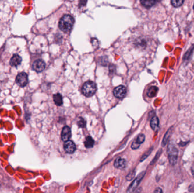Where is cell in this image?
<instances>
[{
  "instance_id": "obj_1",
  "label": "cell",
  "mask_w": 194,
  "mask_h": 193,
  "mask_svg": "<svg viewBox=\"0 0 194 193\" xmlns=\"http://www.w3.org/2000/svg\"><path fill=\"white\" fill-rule=\"evenodd\" d=\"M73 18L70 15H64L60 19L58 23V27L64 33L70 32L74 25Z\"/></svg>"
},
{
  "instance_id": "obj_2",
  "label": "cell",
  "mask_w": 194,
  "mask_h": 193,
  "mask_svg": "<svg viewBox=\"0 0 194 193\" xmlns=\"http://www.w3.org/2000/svg\"><path fill=\"white\" fill-rule=\"evenodd\" d=\"M167 152L170 164L173 166L175 165L177 162L178 150L173 141H170L169 143L168 144Z\"/></svg>"
},
{
  "instance_id": "obj_3",
  "label": "cell",
  "mask_w": 194,
  "mask_h": 193,
  "mask_svg": "<svg viewBox=\"0 0 194 193\" xmlns=\"http://www.w3.org/2000/svg\"><path fill=\"white\" fill-rule=\"evenodd\" d=\"M97 91V86L95 83L92 81H87L85 83L82 88V92L86 97H91L95 94Z\"/></svg>"
},
{
  "instance_id": "obj_4",
  "label": "cell",
  "mask_w": 194,
  "mask_h": 193,
  "mask_svg": "<svg viewBox=\"0 0 194 193\" xmlns=\"http://www.w3.org/2000/svg\"><path fill=\"white\" fill-rule=\"evenodd\" d=\"M16 81L18 86L21 87H24L29 82L28 75L25 72H22L19 73L17 75Z\"/></svg>"
},
{
  "instance_id": "obj_5",
  "label": "cell",
  "mask_w": 194,
  "mask_h": 193,
  "mask_svg": "<svg viewBox=\"0 0 194 193\" xmlns=\"http://www.w3.org/2000/svg\"><path fill=\"white\" fill-rule=\"evenodd\" d=\"M145 171H144L143 172L140 173L138 176L137 177L136 179L133 181V182L131 184V185H130V186L128 188L127 192H133L134 191V190L136 189L137 187L139 186V184L140 183L141 181L142 180V179L144 178L145 174Z\"/></svg>"
},
{
  "instance_id": "obj_6",
  "label": "cell",
  "mask_w": 194,
  "mask_h": 193,
  "mask_svg": "<svg viewBox=\"0 0 194 193\" xmlns=\"http://www.w3.org/2000/svg\"><path fill=\"white\" fill-rule=\"evenodd\" d=\"M33 69L37 73H41L45 69L46 63L41 59L37 60L33 64Z\"/></svg>"
},
{
  "instance_id": "obj_7",
  "label": "cell",
  "mask_w": 194,
  "mask_h": 193,
  "mask_svg": "<svg viewBox=\"0 0 194 193\" xmlns=\"http://www.w3.org/2000/svg\"><path fill=\"white\" fill-rule=\"evenodd\" d=\"M114 95L116 98L122 99L124 98L127 92L126 88L124 86H119L116 87L114 90Z\"/></svg>"
},
{
  "instance_id": "obj_8",
  "label": "cell",
  "mask_w": 194,
  "mask_h": 193,
  "mask_svg": "<svg viewBox=\"0 0 194 193\" xmlns=\"http://www.w3.org/2000/svg\"><path fill=\"white\" fill-rule=\"evenodd\" d=\"M133 45L137 48L144 49L147 46V40L144 37H138L134 40Z\"/></svg>"
},
{
  "instance_id": "obj_9",
  "label": "cell",
  "mask_w": 194,
  "mask_h": 193,
  "mask_svg": "<svg viewBox=\"0 0 194 193\" xmlns=\"http://www.w3.org/2000/svg\"><path fill=\"white\" fill-rule=\"evenodd\" d=\"M64 147L65 151L68 153H73L76 149V146L74 142L69 140L66 141Z\"/></svg>"
},
{
  "instance_id": "obj_10",
  "label": "cell",
  "mask_w": 194,
  "mask_h": 193,
  "mask_svg": "<svg viewBox=\"0 0 194 193\" xmlns=\"http://www.w3.org/2000/svg\"><path fill=\"white\" fill-rule=\"evenodd\" d=\"M71 137V130L68 126H64L62 132V139L63 141L66 142Z\"/></svg>"
},
{
  "instance_id": "obj_11",
  "label": "cell",
  "mask_w": 194,
  "mask_h": 193,
  "mask_svg": "<svg viewBox=\"0 0 194 193\" xmlns=\"http://www.w3.org/2000/svg\"><path fill=\"white\" fill-rule=\"evenodd\" d=\"M22 61V59L21 56L18 54H14L10 61V64L12 66L17 67L21 64Z\"/></svg>"
},
{
  "instance_id": "obj_12",
  "label": "cell",
  "mask_w": 194,
  "mask_h": 193,
  "mask_svg": "<svg viewBox=\"0 0 194 193\" xmlns=\"http://www.w3.org/2000/svg\"><path fill=\"white\" fill-rule=\"evenodd\" d=\"M127 162L126 160L120 157H118L116 158L115 161L114 163V166L116 168L123 169L126 167Z\"/></svg>"
},
{
  "instance_id": "obj_13",
  "label": "cell",
  "mask_w": 194,
  "mask_h": 193,
  "mask_svg": "<svg viewBox=\"0 0 194 193\" xmlns=\"http://www.w3.org/2000/svg\"><path fill=\"white\" fill-rule=\"evenodd\" d=\"M161 0H140V2L143 6L146 8L152 7L154 5L160 2Z\"/></svg>"
},
{
  "instance_id": "obj_14",
  "label": "cell",
  "mask_w": 194,
  "mask_h": 193,
  "mask_svg": "<svg viewBox=\"0 0 194 193\" xmlns=\"http://www.w3.org/2000/svg\"><path fill=\"white\" fill-rule=\"evenodd\" d=\"M194 44L192 45L190 48L189 50H187V51L186 52L185 54H184L183 56V61L185 62V63L186 62H188L189 61H190L191 57L192 56V54L194 52Z\"/></svg>"
},
{
  "instance_id": "obj_15",
  "label": "cell",
  "mask_w": 194,
  "mask_h": 193,
  "mask_svg": "<svg viewBox=\"0 0 194 193\" xmlns=\"http://www.w3.org/2000/svg\"><path fill=\"white\" fill-rule=\"evenodd\" d=\"M173 127H171L168 129V130L166 133L165 136L162 140V146L163 147L166 146V145L168 143V142L173 133Z\"/></svg>"
},
{
  "instance_id": "obj_16",
  "label": "cell",
  "mask_w": 194,
  "mask_h": 193,
  "mask_svg": "<svg viewBox=\"0 0 194 193\" xmlns=\"http://www.w3.org/2000/svg\"><path fill=\"white\" fill-rule=\"evenodd\" d=\"M150 126L153 130L156 131L159 127V119L156 116H154L150 121Z\"/></svg>"
},
{
  "instance_id": "obj_17",
  "label": "cell",
  "mask_w": 194,
  "mask_h": 193,
  "mask_svg": "<svg viewBox=\"0 0 194 193\" xmlns=\"http://www.w3.org/2000/svg\"><path fill=\"white\" fill-rule=\"evenodd\" d=\"M158 91V88L157 87L152 86L149 88L148 91L147 92V95L149 98H153L157 95Z\"/></svg>"
},
{
  "instance_id": "obj_18",
  "label": "cell",
  "mask_w": 194,
  "mask_h": 193,
  "mask_svg": "<svg viewBox=\"0 0 194 193\" xmlns=\"http://www.w3.org/2000/svg\"><path fill=\"white\" fill-rule=\"evenodd\" d=\"M54 100L56 105L61 106L62 104V95L56 94L54 95Z\"/></svg>"
},
{
  "instance_id": "obj_19",
  "label": "cell",
  "mask_w": 194,
  "mask_h": 193,
  "mask_svg": "<svg viewBox=\"0 0 194 193\" xmlns=\"http://www.w3.org/2000/svg\"><path fill=\"white\" fill-rule=\"evenodd\" d=\"M94 144V140L91 136H87L85 141V146L87 148H92Z\"/></svg>"
},
{
  "instance_id": "obj_20",
  "label": "cell",
  "mask_w": 194,
  "mask_h": 193,
  "mask_svg": "<svg viewBox=\"0 0 194 193\" xmlns=\"http://www.w3.org/2000/svg\"><path fill=\"white\" fill-rule=\"evenodd\" d=\"M185 0H171V5L175 8H178L182 6Z\"/></svg>"
},
{
  "instance_id": "obj_21",
  "label": "cell",
  "mask_w": 194,
  "mask_h": 193,
  "mask_svg": "<svg viewBox=\"0 0 194 193\" xmlns=\"http://www.w3.org/2000/svg\"><path fill=\"white\" fill-rule=\"evenodd\" d=\"M145 140V136L144 135L141 134L139 136H138V137H137V138L136 140L139 143L141 144L143 143L144 142Z\"/></svg>"
},
{
  "instance_id": "obj_22",
  "label": "cell",
  "mask_w": 194,
  "mask_h": 193,
  "mask_svg": "<svg viewBox=\"0 0 194 193\" xmlns=\"http://www.w3.org/2000/svg\"><path fill=\"white\" fill-rule=\"evenodd\" d=\"M152 150H153V148H150V149L149 150L148 152H146V153H145L144 155L142 156V157H141V159L140 160L141 161H143L144 160L146 157H148V156L150 154V153L152 151Z\"/></svg>"
},
{
  "instance_id": "obj_23",
  "label": "cell",
  "mask_w": 194,
  "mask_h": 193,
  "mask_svg": "<svg viewBox=\"0 0 194 193\" xmlns=\"http://www.w3.org/2000/svg\"><path fill=\"white\" fill-rule=\"evenodd\" d=\"M78 125L79 127H84L86 125V122L83 119H80L79 121H78Z\"/></svg>"
},
{
  "instance_id": "obj_24",
  "label": "cell",
  "mask_w": 194,
  "mask_h": 193,
  "mask_svg": "<svg viewBox=\"0 0 194 193\" xmlns=\"http://www.w3.org/2000/svg\"><path fill=\"white\" fill-rule=\"evenodd\" d=\"M140 144L139 143L137 142L136 140H135L132 143L131 147H132V149H133V150H136V149L139 148V147H140Z\"/></svg>"
},
{
  "instance_id": "obj_25",
  "label": "cell",
  "mask_w": 194,
  "mask_h": 193,
  "mask_svg": "<svg viewBox=\"0 0 194 193\" xmlns=\"http://www.w3.org/2000/svg\"><path fill=\"white\" fill-rule=\"evenodd\" d=\"M161 152H162V150L161 149L159 151H158V152H157L156 155L155 156L154 159H153V161H152V162L151 163V164H153V163H154L157 161V159L159 158V156H160V155L161 154Z\"/></svg>"
},
{
  "instance_id": "obj_26",
  "label": "cell",
  "mask_w": 194,
  "mask_h": 193,
  "mask_svg": "<svg viewBox=\"0 0 194 193\" xmlns=\"http://www.w3.org/2000/svg\"><path fill=\"white\" fill-rule=\"evenodd\" d=\"M132 172L130 173L129 174H128V176L127 177V180H132V178H133V177L135 176V173L134 172L133 173H132Z\"/></svg>"
},
{
  "instance_id": "obj_27",
  "label": "cell",
  "mask_w": 194,
  "mask_h": 193,
  "mask_svg": "<svg viewBox=\"0 0 194 193\" xmlns=\"http://www.w3.org/2000/svg\"><path fill=\"white\" fill-rule=\"evenodd\" d=\"M189 190L191 192H194V184L190 185V186H189Z\"/></svg>"
},
{
  "instance_id": "obj_28",
  "label": "cell",
  "mask_w": 194,
  "mask_h": 193,
  "mask_svg": "<svg viewBox=\"0 0 194 193\" xmlns=\"http://www.w3.org/2000/svg\"><path fill=\"white\" fill-rule=\"evenodd\" d=\"M191 173L192 174V176L194 177V163H193L192 165L191 166Z\"/></svg>"
},
{
  "instance_id": "obj_29",
  "label": "cell",
  "mask_w": 194,
  "mask_h": 193,
  "mask_svg": "<svg viewBox=\"0 0 194 193\" xmlns=\"http://www.w3.org/2000/svg\"><path fill=\"white\" fill-rule=\"evenodd\" d=\"M154 193H162V190L160 188H157V189L154 190Z\"/></svg>"
},
{
  "instance_id": "obj_30",
  "label": "cell",
  "mask_w": 194,
  "mask_h": 193,
  "mask_svg": "<svg viewBox=\"0 0 194 193\" xmlns=\"http://www.w3.org/2000/svg\"><path fill=\"white\" fill-rule=\"evenodd\" d=\"M193 9L194 10V6H193Z\"/></svg>"
}]
</instances>
